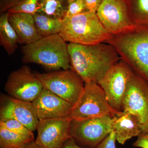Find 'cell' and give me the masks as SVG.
<instances>
[{
  "mask_svg": "<svg viewBox=\"0 0 148 148\" xmlns=\"http://www.w3.org/2000/svg\"><path fill=\"white\" fill-rule=\"evenodd\" d=\"M142 126L143 124L138 116L124 111L111 119L112 132L115 134L116 141L122 145L133 137L141 135Z\"/></svg>",
  "mask_w": 148,
  "mask_h": 148,
  "instance_id": "cell-15",
  "label": "cell"
},
{
  "mask_svg": "<svg viewBox=\"0 0 148 148\" xmlns=\"http://www.w3.org/2000/svg\"><path fill=\"white\" fill-rule=\"evenodd\" d=\"M22 0H0V11L3 14Z\"/></svg>",
  "mask_w": 148,
  "mask_h": 148,
  "instance_id": "cell-28",
  "label": "cell"
},
{
  "mask_svg": "<svg viewBox=\"0 0 148 148\" xmlns=\"http://www.w3.org/2000/svg\"><path fill=\"white\" fill-rule=\"evenodd\" d=\"M32 103L39 120L68 117L73 108L71 103L45 88Z\"/></svg>",
  "mask_w": 148,
  "mask_h": 148,
  "instance_id": "cell-13",
  "label": "cell"
},
{
  "mask_svg": "<svg viewBox=\"0 0 148 148\" xmlns=\"http://www.w3.org/2000/svg\"><path fill=\"white\" fill-rule=\"evenodd\" d=\"M112 117L108 115L82 120H72L71 138L79 146L95 148L112 132Z\"/></svg>",
  "mask_w": 148,
  "mask_h": 148,
  "instance_id": "cell-7",
  "label": "cell"
},
{
  "mask_svg": "<svg viewBox=\"0 0 148 148\" xmlns=\"http://www.w3.org/2000/svg\"><path fill=\"white\" fill-rule=\"evenodd\" d=\"M24 148H44L42 147L37 144L35 141H33L29 143L26 147Z\"/></svg>",
  "mask_w": 148,
  "mask_h": 148,
  "instance_id": "cell-30",
  "label": "cell"
},
{
  "mask_svg": "<svg viewBox=\"0 0 148 148\" xmlns=\"http://www.w3.org/2000/svg\"><path fill=\"white\" fill-rule=\"evenodd\" d=\"M103 27L115 36L135 27L125 0H104L96 12Z\"/></svg>",
  "mask_w": 148,
  "mask_h": 148,
  "instance_id": "cell-11",
  "label": "cell"
},
{
  "mask_svg": "<svg viewBox=\"0 0 148 148\" xmlns=\"http://www.w3.org/2000/svg\"><path fill=\"white\" fill-rule=\"evenodd\" d=\"M106 42L112 46L132 71L148 82V27L135 26Z\"/></svg>",
  "mask_w": 148,
  "mask_h": 148,
  "instance_id": "cell-2",
  "label": "cell"
},
{
  "mask_svg": "<svg viewBox=\"0 0 148 148\" xmlns=\"http://www.w3.org/2000/svg\"><path fill=\"white\" fill-rule=\"evenodd\" d=\"M116 141L115 134L113 132L111 133L95 148H116Z\"/></svg>",
  "mask_w": 148,
  "mask_h": 148,
  "instance_id": "cell-25",
  "label": "cell"
},
{
  "mask_svg": "<svg viewBox=\"0 0 148 148\" xmlns=\"http://www.w3.org/2000/svg\"><path fill=\"white\" fill-rule=\"evenodd\" d=\"M35 74L42 84L44 88L71 103L73 106L77 102L84 88L83 80L71 69Z\"/></svg>",
  "mask_w": 148,
  "mask_h": 148,
  "instance_id": "cell-6",
  "label": "cell"
},
{
  "mask_svg": "<svg viewBox=\"0 0 148 148\" xmlns=\"http://www.w3.org/2000/svg\"><path fill=\"white\" fill-rule=\"evenodd\" d=\"M104 0H84L88 12L96 13Z\"/></svg>",
  "mask_w": 148,
  "mask_h": 148,
  "instance_id": "cell-26",
  "label": "cell"
},
{
  "mask_svg": "<svg viewBox=\"0 0 148 148\" xmlns=\"http://www.w3.org/2000/svg\"><path fill=\"white\" fill-rule=\"evenodd\" d=\"M133 146L136 147L148 148V134H141L139 135Z\"/></svg>",
  "mask_w": 148,
  "mask_h": 148,
  "instance_id": "cell-27",
  "label": "cell"
},
{
  "mask_svg": "<svg viewBox=\"0 0 148 148\" xmlns=\"http://www.w3.org/2000/svg\"><path fill=\"white\" fill-rule=\"evenodd\" d=\"M132 22L136 26L148 27V0H125Z\"/></svg>",
  "mask_w": 148,
  "mask_h": 148,
  "instance_id": "cell-19",
  "label": "cell"
},
{
  "mask_svg": "<svg viewBox=\"0 0 148 148\" xmlns=\"http://www.w3.org/2000/svg\"><path fill=\"white\" fill-rule=\"evenodd\" d=\"M0 127L34 141L33 131L16 120H0Z\"/></svg>",
  "mask_w": 148,
  "mask_h": 148,
  "instance_id": "cell-22",
  "label": "cell"
},
{
  "mask_svg": "<svg viewBox=\"0 0 148 148\" xmlns=\"http://www.w3.org/2000/svg\"><path fill=\"white\" fill-rule=\"evenodd\" d=\"M122 110L135 115L143 125L148 118V82L132 71L127 81Z\"/></svg>",
  "mask_w": 148,
  "mask_h": 148,
  "instance_id": "cell-10",
  "label": "cell"
},
{
  "mask_svg": "<svg viewBox=\"0 0 148 148\" xmlns=\"http://www.w3.org/2000/svg\"><path fill=\"white\" fill-rule=\"evenodd\" d=\"M69 2H70L71 1H73V0H69Z\"/></svg>",
  "mask_w": 148,
  "mask_h": 148,
  "instance_id": "cell-32",
  "label": "cell"
},
{
  "mask_svg": "<svg viewBox=\"0 0 148 148\" xmlns=\"http://www.w3.org/2000/svg\"><path fill=\"white\" fill-rule=\"evenodd\" d=\"M37 31L41 36L59 34L62 28V21L38 11L33 14Z\"/></svg>",
  "mask_w": 148,
  "mask_h": 148,
  "instance_id": "cell-18",
  "label": "cell"
},
{
  "mask_svg": "<svg viewBox=\"0 0 148 148\" xmlns=\"http://www.w3.org/2000/svg\"><path fill=\"white\" fill-rule=\"evenodd\" d=\"M1 108L0 120H16L31 130H36L39 120L32 103L8 96Z\"/></svg>",
  "mask_w": 148,
  "mask_h": 148,
  "instance_id": "cell-14",
  "label": "cell"
},
{
  "mask_svg": "<svg viewBox=\"0 0 148 148\" xmlns=\"http://www.w3.org/2000/svg\"><path fill=\"white\" fill-rule=\"evenodd\" d=\"M43 88L40 81L27 66L12 72L5 86V90L10 97L31 103L38 97Z\"/></svg>",
  "mask_w": 148,
  "mask_h": 148,
  "instance_id": "cell-8",
  "label": "cell"
},
{
  "mask_svg": "<svg viewBox=\"0 0 148 148\" xmlns=\"http://www.w3.org/2000/svg\"><path fill=\"white\" fill-rule=\"evenodd\" d=\"M109 104L103 88L94 82H85L77 102L68 116L71 120H82L108 115L112 118L121 114Z\"/></svg>",
  "mask_w": 148,
  "mask_h": 148,
  "instance_id": "cell-5",
  "label": "cell"
},
{
  "mask_svg": "<svg viewBox=\"0 0 148 148\" xmlns=\"http://www.w3.org/2000/svg\"><path fill=\"white\" fill-rule=\"evenodd\" d=\"M87 12L84 0H73L69 3L66 18Z\"/></svg>",
  "mask_w": 148,
  "mask_h": 148,
  "instance_id": "cell-24",
  "label": "cell"
},
{
  "mask_svg": "<svg viewBox=\"0 0 148 148\" xmlns=\"http://www.w3.org/2000/svg\"><path fill=\"white\" fill-rule=\"evenodd\" d=\"M69 117L39 120L35 142L44 148H62L71 138Z\"/></svg>",
  "mask_w": 148,
  "mask_h": 148,
  "instance_id": "cell-12",
  "label": "cell"
},
{
  "mask_svg": "<svg viewBox=\"0 0 148 148\" xmlns=\"http://www.w3.org/2000/svg\"><path fill=\"white\" fill-rule=\"evenodd\" d=\"M7 12L0 17V44L9 56L12 55L18 47V36L8 21Z\"/></svg>",
  "mask_w": 148,
  "mask_h": 148,
  "instance_id": "cell-17",
  "label": "cell"
},
{
  "mask_svg": "<svg viewBox=\"0 0 148 148\" xmlns=\"http://www.w3.org/2000/svg\"><path fill=\"white\" fill-rule=\"evenodd\" d=\"M62 148H84L79 145L72 138H69L64 143Z\"/></svg>",
  "mask_w": 148,
  "mask_h": 148,
  "instance_id": "cell-29",
  "label": "cell"
},
{
  "mask_svg": "<svg viewBox=\"0 0 148 148\" xmlns=\"http://www.w3.org/2000/svg\"><path fill=\"white\" fill-rule=\"evenodd\" d=\"M66 42L59 34L42 37L21 47L22 61L25 64H39L49 70L71 69Z\"/></svg>",
  "mask_w": 148,
  "mask_h": 148,
  "instance_id": "cell-3",
  "label": "cell"
},
{
  "mask_svg": "<svg viewBox=\"0 0 148 148\" xmlns=\"http://www.w3.org/2000/svg\"><path fill=\"white\" fill-rule=\"evenodd\" d=\"M33 140L0 127V148H24Z\"/></svg>",
  "mask_w": 148,
  "mask_h": 148,
  "instance_id": "cell-21",
  "label": "cell"
},
{
  "mask_svg": "<svg viewBox=\"0 0 148 148\" xmlns=\"http://www.w3.org/2000/svg\"><path fill=\"white\" fill-rule=\"evenodd\" d=\"M132 69L122 59L108 71L98 84L103 88L111 107L123 112L122 102Z\"/></svg>",
  "mask_w": 148,
  "mask_h": 148,
  "instance_id": "cell-9",
  "label": "cell"
},
{
  "mask_svg": "<svg viewBox=\"0 0 148 148\" xmlns=\"http://www.w3.org/2000/svg\"><path fill=\"white\" fill-rule=\"evenodd\" d=\"M8 21L16 32L19 44H29L42 37L37 31L34 16L32 14L9 13Z\"/></svg>",
  "mask_w": 148,
  "mask_h": 148,
  "instance_id": "cell-16",
  "label": "cell"
},
{
  "mask_svg": "<svg viewBox=\"0 0 148 148\" xmlns=\"http://www.w3.org/2000/svg\"><path fill=\"white\" fill-rule=\"evenodd\" d=\"M62 23L59 34L69 43L91 45L106 42L113 36L104 28L95 12L67 17Z\"/></svg>",
  "mask_w": 148,
  "mask_h": 148,
  "instance_id": "cell-4",
  "label": "cell"
},
{
  "mask_svg": "<svg viewBox=\"0 0 148 148\" xmlns=\"http://www.w3.org/2000/svg\"><path fill=\"white\" fill-rule=\"evenodd\" d=\"M142 134H148V118L145 123L142 126Z\"/></svg>",
  "mask_w": 148,
  "mask_h": 148,
  "instance_id": "cell-31",
  "label": "cell"
},
{
  "mask_svg": "<svg viewBox=\"0 0 148 148\" xmlns=\"http://www.w3.org/2000/svg\"><path fill=\"white\" fill-rule=\"evenodd\" d=\"M40 9L39 0H22L7 10L9 13H24L32 15Z\"/></svg>",
  "mask_w": 148,
  "mask_h": 148,
  "instance_id": "cell-23",
  "label": "cell"
},
{
  "mask_svg": "<svg viewBox=\"0 0 148 148\" xmlns=\"http://www.w3.org/2000/svg\"><path fill=\"white\" fill-rule=\"evenodd\" d=\"M68 47L71 69L84 82L98 84L121 59L113 47L106 42L91 45L69 43Z\"/></svg>",
  "mask_w": 148,
  "mask_h": 148,
  "instance_id": "cell-1",
  "label": "cell"
},
{
  "mask_svg": "<svg viewBox=\"0 0 148 148\" xmlns=\"http://www.w3.org/2000/svg\"><path fill=\"white\" fill-rule=\"evenodd\" d=\"M69 3V0H39L38 11L62 21L66 18Z\"/></svg>",
  "mask_w": 148,
  "mask_h": 148,
  "instance_id": "cell-20",
  "label": "cell"
}]
</instances>
